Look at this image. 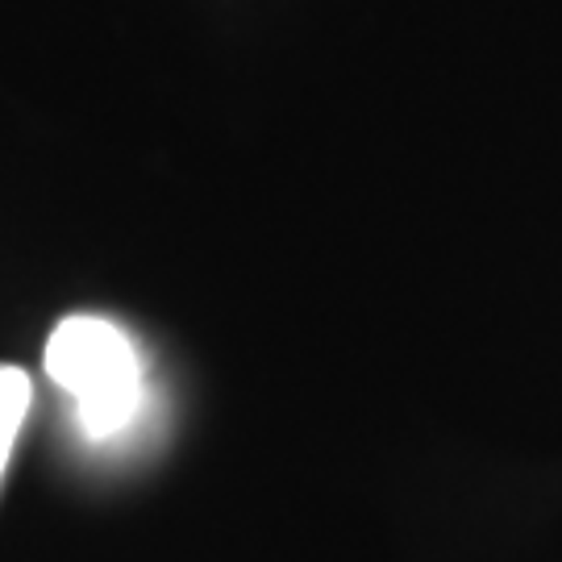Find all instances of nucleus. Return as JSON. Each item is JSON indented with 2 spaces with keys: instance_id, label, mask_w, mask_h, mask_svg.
<instances>
[{
  "instance_id": "obj_2",
  "label": "nucleus",
  "mask_w": 562,
  "mask_h": 562,
  "mask_svg": "<svg viewBox=\"0 0 562 562\" xmlns=\"http://www.w3.org/2000/svg\"><path fill=\"white\" fill-rule=\"evenodd\" d=\"M30 404H34V383L21 367L0 362V480L9 471L13 459V446L21 438V425L30 417Z\"/></svg>"
},
{
  "instance_id": "obj_1",
  "label": "nucleus",
  "mask_w": 562,
  "mask_h": 562,
  "mask_svg": "<svg viewBox=\"0 0 562 562\" xmlns=\"http://www.w3.org/2000/svg\"><path fill=\"white\" fill-rule=\"evenodd\" d=\"M46 375L76 401L88 438H117L142 408V362L125 329L109 317L76 313L63 317L46 338Z\"/></svg>"
}]
</instances>
